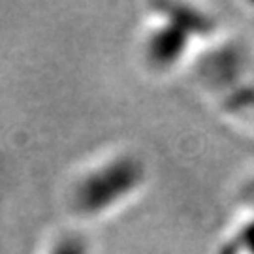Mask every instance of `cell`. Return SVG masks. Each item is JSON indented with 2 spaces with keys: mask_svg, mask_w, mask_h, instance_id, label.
Listing matches in <instances>:
<instances>
[{
  "mask_svg": "<svg viewBox=\"0 0 254 254\" xmlns=\"http://www.w3.org/2000/svg\"><path fill=\"white\" fill-rule=\"evenodd\" d=\"M42 254H92V245L85 232L64 228L49 237Z\"/></svg>",
  "mask_w": 254,
  "mask_h": 254,
  "instance_id": "cell-3",
  "label": "cell"
},
{
  "mask_svg": "<svg viewBox=\"0 0 254 254\" xmlns=\"http://www.w3.org/2000/svg\"><path fill=\"white\" fill-rule=\"evenodd\" d=\"M147 183V166L136 151L113 149L81 164L64 187V207L77 222L102 220L127 207Z\"/></svg>",
  "mask_w": 254,
  "mask_h": 254,
  "instance_id": "cell-1",
  "label": "cell"
},
{
  "mask_svg": "<svg viewBox=\"0 0 254 254\" xmlns=\"http://www.w3.org/2000/svg\"><path fill=\"white\" fill-rule=\"evenodd\" d=\"M215 32V19L187 4H158L139 38V59L153 75L181 70L201 40Z\"/></svg>",
  "mask_w": 254,
  "mask_h": 254,
  "instance_id": "cell-2",
  "label": "cell"
},
{
  "mask_svg": "<svg viewBox=\"0 0 254 254\" xmlns=\"http://www.w3.org/2000/svg\"><path fill=\"white\" fill-rule=\"evenodd\" d=\"M245 200H247V203H249V207L253 209L251 213H254V183H253V185H249V187H247V190H245Z\"/></svg>",
  "mask_w": 254,
  "mask_h": 254,
  "instance_id": "cell-5",
  "label": "cell"
},
{
  "mask_svg": "<svg viewBox=\"0 0 254 254\" xmlns=\"http://www.w3.org/2000/svg\"><path fill=\"white\" fill-rule=\"evenodd\" d=\"M218 254H254V213L232 228L218 247Z\"/></svg>",
  "mask_w": 254,
  "mask_h": 254,
  "instance_id": "cell-4",
  "label": "cell"
}]
</instances>
